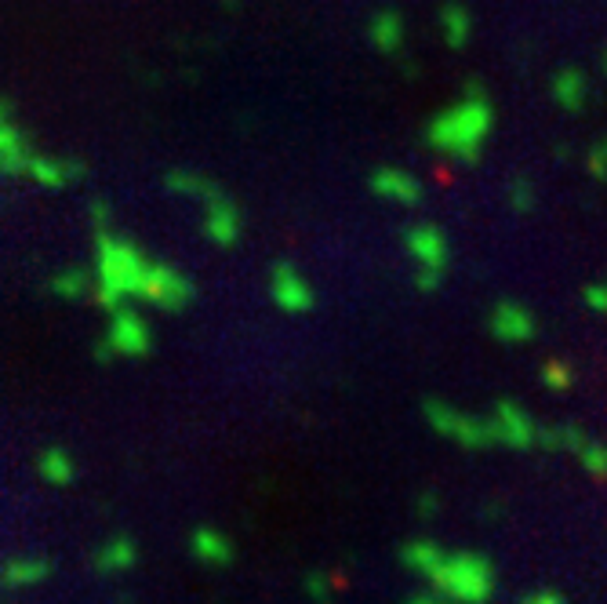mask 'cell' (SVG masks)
Wrapping results in <instances>:
<instances>
[{"label": "cell", "instance_id": "7a4b0ae2", "mask_svg": "<svg viewBox=\"0 0 607 604\" xmlns=\"http://www.w3.org/2000/svg\"><path fill=\"white\" fill-rule=\"evenodd\" d=\"M491 124H495V110H491L488 95L480 88H469L466 99L429 121L426 139L433 150L451 157V161L477 164L480 150H484V142L491 135Z\"/></svg>", "mask_w": 607, "mask_h": 604}, {"label": "cell", "instance_id": "6da1fadb", "mask_svg": "<svg viewBox=\"0 0 607 604\" xmlns=\"http://www.w3.org/2000/svg\"><path fill=\"white\" fill-rule=\"evenodd\" d=\"M400 557L411 572L426 575L429 583L437 586L440 597H448L455 604H484L491 601L498 586L495 564L480 554H448L429 539H415V543L400 546Z\"/></svg>", "mask_w": 607, "mask_h": 604}, {"label": "cell", "instance_id": "8fae6325", "mask_svg": "<svg viewBox=\"0 0 607 604\" xmlns=\"http://www.w3.org/2000/svg\"><path fill=\"white\" fill-rule=\"evenodd\" d=\"M117 324H113V335L110 343L117 353H146L150 350V324L142 321L135 310H124V306H117Z\"/></svg>", "mask_w": 607, "mask_h": 604}, {"label": "cell", "instance_id": "603a6c76", "mask_svg": "<svg viewBox=\"0 0 607 604\" xmlns=\"http://www.w3.org/2000/svg\"><path fill=\"white\" fill-rule=\"evenodd\" d=\"M586 302L593 306V310L607 313V281H604V284H593V288H586Z\"/></svg>", "mask_w": 607, "mask_h": 604}, {"label": "cell", "instance_id": "277c9868", "mask_svg": "<svg viewBox=\"0 0 607 604\" xmlns=\"http://www.w3.org/2000/svg\"><path fill=\"white\" fill-rule=\"evenodd\" d=\"M404 244H408L411 259L418 262V288L433 292L440 288L444 273H448V237L433 222H415L404 230Z\"/></svg>", "mask_w": 607, "mask_h": 604}, {"label": "cell", "instance_id": "5b68a950", "mask_svg": "<svg viewBox=\"0 0 607 604\" xmlns=\"http://www.w3.org/2000/svg\"><path fill=\"white\" fill-rule=\"evenodd\" d=\"M426 419H429V426H433V430L444 433V437H451V441H458L462 448H473V452L495 448L488 419H473V415L458 412L455 404H448V401L429 397V401H426Z\"/></svg>", "mask_w": 607, "mask_h": 604}, {"label": "cell", "instance_id": "5bb4252c", "mask_svg": "<svg viewBox=\"0 0 607 604\" xmlns=\"http://www.w3.org/2000/svg\"><path fill=\"white\" fill-rule=\"evenodd\" d=\"M95 561H99L102 572H124V568L135 564V543H131V539H113Z\"/></svg>", "mask_w": 607, "mask_h": 604}, {"label": "cell", "instance_id": "e0dca14e", "mask_svg": "<svg viewBox=\"0 0 607 604\" xmlns=\"http://www.w3.org/2000/svg\"><path fill=\"white\" fill-rule=\"evenodd\" d=\"M40 474L48 477L51 484H70L73 481V463L66 452H48L40 459Z\"/></svg>", "mask_w": 607, "mask_h": 604}, {"label": "cell", "instance_id": "52a82bcc", "mask_svg": "<svg viewBox=\"0 0 607 604\" xmlns=\"http://www.w3.org/2000/svg\"><path fill=\"white\" fill-rule=\"evenodd\" d=\"M269 295H273V302H277L280 310H288V313H306L317 306V295H313L309 281L291 266V262H277V266H273Z\"/></svg>", "mask_w": 607, "mask_h": 604}, {"label": "cell", "instance_id": "ba28073f", "mask_svg": "<svg viewBox=\"0 0 607 604\" xmlns=\"http://www.w3.org/2000/svg\"><path fill=\"white\" fill-rule=\"evenodd\" d=\"M488 328L495 339H502V343H531L538 332L531 310L528 306H520V302H495L488 313Z\"/></svg>", "mask_w": 607, "mask_h": 604}, {"label": "cell", "instance_id": "7c38bea8", "mask_svg": "<svg viewBox=\"0 0 607 604\" xmlns=\"http://www.w3.org/2000/svg\"><path fill=\"white\" fill-rule=\"evenodd\" d=\"M193 554H197L204 564H211V568H226V564H233L237 550H233V543H229L222 532H215V528H200V532L193 535Z\"/></svg>", "mask_w": 607, "mask_h": 604}, {"label": "cell", "instance_id": "cb8c5ba5", "mask_svg": "<svg viewBox=\"0 0 607 604\" xmlns=\"http://www.w3.org/2000/svg\"><path fill=\"white\" fill-rule=\"evenodd\" d=\"M520 604H568V601L560 594H553V590H538V594H528Z\"/></svg>", "mask_w": 607, "mask_h": 604}, {"label": "cell", "instance_id": "d4e9b609", "mask_svg": "<svg viewBox=\"0 0 607 604\" xmlns=\"http://www.w3.org/2000/svg\"><path fill=\"white\" fill-rule=\"evenodd\" d=\"M408 604H444V601H440V597H411Z\"/></svg>", "mask_w": 607, "mask_h": 604}, {"label": "cell", "instance_id": "9c48e42d", "mask_svg": "<svg viewBox=\"0 0 607 604\" xmlns=\"http://www.w3.org/2000/svg\"><path fill=\"white\" fill-rule=\"evenodd\" d=\"M371 193L382 197V201H397V204H418L422 201V182L415 179L404 168H393V164H382L371 172Z\"/></svg>", "mask_w": 607, "mask_h": 604}, {"label": "cell", "instance_id": "7402d4cb", "mask_svg": "<svg viewBox=\"0 0 607 604\" xmlns=\"http://www.w3.org/2000/svg\"><path fill=\"white\" fill-rule=\"evenodd\" d=\"M55 292H62V295L84 292V273H66V277H59V281H55Z\"/></svg>", "mask_w": 607, "mask_h": 604}, {"label": "cell", "instance_id": "ffe728a7", "mask_svg": "<svg viewBox=\"0 0 607 604\" xmlns=\"http://www.w3.org/2000/svg\"><path fill=\"white\" fill-rule=\"evenodd\" d=\"M586 168H589V175H593V179H607V135L597 142V146H593V150H589Z\"/></svg>", "mask_w": 607, "mask_h": 604}, {"label": "cell", "instance_id": "4fadbf2b", "mask_svg": "<svg viewBox=\"0 0 607 604\" xmlns=\"http://www.w3.org/2000/svg\"><path fill=\"white\" fill-rule=\"evenodd\" d=\"M48 575V564L44 561H8L4 572H0V583L4 586H30L37 579Z\"/></svg>", "mask_w": 607, "mask_h": 604}, {"label": "cell", "instance_id": "ac0fdd59", "mask_svg": "<svg viewBox=\"0 0 607 604\" xmlns=\"http://www.w3.org/2000/svg\"><path fill=\"white\" fill-rule=\"evenodd\" d=\"M444 33H448V44L451 48H462L469 37V15L462 8H444Z\"/></svg>", "mask_w": 607, "mask_h": 604}, {"label": "cell", "instance_id": "3957f363", "mask_svg": "<svg viewBox=\"0 0 607 604\" xmlns=\"http://www.w3.org/2000/svg\"><path fill=\"white\" fill-rule=\"evenodd\" d=\"M168 186L179 193H190V197H200V201L208 204V237L215 244H222V248H229V244L240 237V212L237 204L226 201V193L219 190V186H211V182H204L200 175H190V172H171L168 175Z\"/></svg>", "mask_w": 607, "mask_h": 604}, {"label": "cell", "instance_id": "d6986e66", "mask_svg": "<svg viewBox=\"0 0 607 604\" xmlns=\"http://www.w3.org/2000/svg\"><path fill=\"white\" fill-rule=\"evenodd\" d=\"M542 379H546V386H553V390H568L571 368L564 361H549L546 368H542Z\"/></svg>", "mask_w": 607, "mask_h": 604}, {"label": "cell", "instance_id": "2e32d148", "mask_svg": "<svg viewBox=\"0 0 607 604\" xmlns=\"http://www.w3.org/2000/svg\"><path fill=\"white\" fill-rule=\"evenodd\" d=\"M371 33H375V44H379L382 51H393L404 41V22H400L397 15H379L375 26H371Z\"/></svg>", "mask_w": 607, "mask_h": 604}, {"label": "cell", "instance_id": "30bf717a", "mask_svg": "<svg viewBox=\"0 0 607 604\" xmlns=\"http://www.w3.org/2000/svg\"><path fill=\"white\" fill-rule=\"evenodd\" d=\"M560 448H568L571 455H578V463L586 466L593 477H607V444L593 441V437L582 433L578 426H560Z\"/></svg>", "mask_w": 607, "mask_h": 604}, {"label": "cell", "instance_id": "44dd1931", "mask_svg": "<svg viewBox=\"0 0 607 604\" xmlns=\"http://www.w3.org/2000/svg\"><path fill=\"white\" fill-rule=\"evenodd\" d=\"M513 204H517L520 212H528L531 204H535V193H531V182H524V179L513 182Z\"/></svg>", "mask_w": 607, "mask_h": 604}, {"label": "cell", "instance_id": "9a60e30c", "mask_svg": "<svg viewBox=\"0 0 607 604\" xmlns=\"http://www.w3.org/2000/svg\"><path fill=\"white\" fill-rule=\"evenodd\" d=\"M553 91H557V99L568 106V110H578L582 102H586V77L582 73H560L557 84H553Z\"/></svg>", "mask_w": 607, "mask_h": 604}, {"label": "cell", "instance_id": "8992f818", "mask_svg": "<svg viewBox=\"0 0 607 604\" xmlns=\"http://www.w3.org/2000/svg\"><path fill=\"white\" fill-rule=\"evenodd\" d=\"M491 441L506 448H531L538 441V423L531 419L517 401H498L495 412L488 415Z\"/></svg>", "mask_w": 607, "mask_h": 604}]
</instances>
